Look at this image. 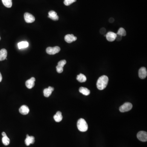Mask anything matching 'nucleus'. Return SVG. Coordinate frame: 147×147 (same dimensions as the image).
<instances>
[{
  "mask_svg": "<svg viewBox=\"0 0 147 147\" xmlns=\"http://www.w3.org/2000/svg\"><path fill=\"white\" fill-rule=\"evenodd\" d=\"M2 135L3 136H7L6 134V133H5V132H3L2 133Z\"/></svg>",
  "mask_w": 147,
  "mask_h": 147,
  "instance_id": "obj_29",
  "label": "nucleus"
},
{
  "mask_svg": "<svg viewBox=\"0 0 147 147\" xmlns=\"http://www.w3.org/2000/svg\"><path fill=\"white\" fill-rule=\"evenodd\" d=\"M54 119L56 122H60L63 119L62 113L60 111H58L54 116Z\"/></svg>",
  "mask_w": 147,
  "mask_h": 147,
  "instance_id": "obj_16",
  "label": "nucleus"
},
{
  "mask_svg": "<svg viewBox=\"0 0 147 147\" xmlns=\"http://www.w3.org/2000/svg\"><path fill=\"white\" fill-rule=\"evenodd\" d=\"M137 137L139 140L141 141L146 142L147 141V132L141 131L139 132L137 134Z\"/></svg>",
  "mask_w": 147,
  "mask_h": 147,
  "instance_id": "obj_5",
  "label": "nucleus"
},
{
  "mask_svg": "<svg viewBox=\"0 0 147 147\" xmlns=\"http://www.w3.org/2000/svg\"><path fill=\"white\" fill-rule=\"evenodd\" d=\"M3 4L7 8H10L12 5V0H2Z\"/></svg>",
  "mask_w": 147,
  "mask_h": 147,
  "instance_id": "obj_20",
  "label": "nucleus"
},
{
  "mask_svg": "<svg viewBox=\"0 0 147 147\" xmlns=\"http://www.w3.org/2000/svg\"><path fill=\"white\" fill-rule=\"evenodd\" d=\"M100 32L101 34L103 35V34H104L106 32V30L104 28H101L100 30Z\"/></svg>",
  "mask_w": 147,
  "mask_h": 147,
  "instance_id": "obj_26",
  "label": "nucleus"
},
{
  "mask_svg": "<svg viewBox=\"0 0 147 147\" xmlns=\"http://www.w3.org/2000/svg\"><path fill=\"white\" fill-rule=\"evenodd\" d=\"M54 90V87L49 86L48 88L45 89L43 90L44 95L45 97H48L51 95L53 91Z\"/></svg>",
  "mask_w": 147,
  "mask_h": 147,
  "instance_id": "obj_14",
  "label": "nucleus"
},
{
  "mask_svg": "<svg viewBox=\"0 0 147 147\" xmlns=\"http://www.w3.org/2000/svg\"><path fill=\"white\" fill-rule=\"evenodd\" d=\"M29 46V43L27 41H21L19 42L18 44V49H22L23 48H26L28 47Z\"/></svg>",
  "mask_w": 147,
  "mask_h": 147,
  "instance_id": "obj_19",
  "label": "nucleus"
},
{
  "mask_svg": "<svg viewBox=\"0 0 147 147\" xmlns=\"http://www.w3.org/2000/svg\"><path fill=\"white\" fill-rule=\"evenodd\" d=\"M2 142L4 145H8L10 143V139L7 137V136H3L2 138Z\"/></svg>",
  "mask_w": 147,
  "mask_h": 147,
  "instance_id": "obj_22",
  "label": "nucleus"
},
{
  "mask_svg": "<svg viewBox=\"0 0 147 147\" xmlns=\"http://www.w3.org/2000/svg\"><path fill=\"white\" fill-rule=\"evenodd\" d=\"M67 62L65 60H61V61H60L58 63V65L59 66L61 67H63L64 66V65L66 64Z\"/></svg>",
  "mask_w": 147,
  "mask_h": 147,
  "instance_id": "obj_24",
  "label": "nucleus"
},
{
  "mask_svg": "<svg viewBox=\"0 0 147 147\" xmlns=\"http://www.w3.org/2000/svg\"><path fill=\"white\" fill-rule=\"evenodd\" d=\"M122 39V36H121L119 35H117L116 36V39L117 40V41H120Z\"/></svg>",
  "mask_w": 147,
  "mask_h": 147,
  "instance_id": "obj_27",
  "label": "nucleus"
},
{
  "mask_svg": "<svg viewBox=\"0 0 147 147\" xmlns=\"http://www.w3.org/2000/svg\"><path fill=\"white\" fill-rule=\"evenodd\" d=\"M7 52L6 50L2 49L0 50V61H3L6 59Z\"/></svg>",
  "mask_w": 147,
  "mask_h": 147,
  "instance_id": "obj_15",
  "label": "nucleus"
},
{
  "mask_svg": "<svg viewBox=\"0 0 147 147\" xmlns=\"http://www.w3.org/2000/svg\"><path fill=\"white\" fill-rule=\"evenodd\" d=\"M56 71H57V72L58 73H62V72L63 71V67H61L59 66L58 65H57V66L56 67Z\"/></svg>",
  "mask_w": 147,
  "mask_h": 147,
  "instance_id": "obj_25",
  "label": "nucleus"
},
{
  "mask_svg": "<svg viewBox=\"0 0 147 147\" xmlns=\"http://www.w3.org/2000/svg\"><path fill=\"white\" fill-rule=\"evenodd\" d=\"M147 71L146 68L142 67L139 71V76L141 79H144L147 77Z\"/></svg>",
  "mask_w": 147,
  "mask_h": 147,
  "instance_id": "obj_8",
  "label": "nucleus"
},
{
  "mask_svg": "<svg viewBox=\"0 0 147 147\" xmlns=\"http://www.w3.org/2000/svg\"><path fill=\"white\" fill-rule=\"evenodd\" d=\"M25 21L27 23H32L35 20V17L30 13L26 12L24 14Z\"/></svg>",
  "mask_w": 147,
  "mask_h": 147,
  "instance_id": "obj_6",
  "label": "nucleus"
},
{
  "mask_svg": "<svg viewBox=\"0 0 147 147\" xmlns=\"http://www.w3.org/2000/svg\"><path fill=\"white\" fill-rule=\"evenodd\" d=\"M108 81V77L106 76L103 75L99 77L96 83L97 88L101 90H104L107 86Z\"/></svg>",
  "mask_w": 147,
  "mask_h": 147,
  "instance_id": "obj_1",
  "label": "nucleus"
},
{
  "mask_svg": "<svg viewBox=\"0 0 147 147\" xmlns=\"http://www.w3.org/2000/svg\"><path fill=\"white\" fill-rule=\"evenodd\" d=\"M79 92L83 95L85 96L89 95L90 93V90H88L87 88L84 87H80L79 89Z\"/></svg>",
  "mask_w": 147,
  "mask_h": 147,
  "instance_id": "obj_17",
  "label": "nucleus"
},
{
  "mask_svg": "<svg viewBox=\"0 0 147 147\" xmlns=\"http://www.w3.org/2000/svg\"><path fill=\"white\" fill-rule=\"evenodd\" d=\"M76 79L77 81H79V82L83 83L86 81L87 80L86 77L85 75H83L82 74H80L79 75L77 76L76 77Z\"/></svg>",
  "mask_w": 147,
  "mask_h": 147,
  "instance_id": "obj_18",
  "label": "nucleus"
},
{
  "mask_svg": "<svg viewBox=\"0 0 147 147\" xmlns=\"http://www.w3.org/2000/svg\"><path fill=\"white\" fill-rule=\"evenodd\" d=\"M1 39V36H0V40Z\"/></svg>",
  "mask_w": 147,
  "mask_h": 147,
  "instance_id": "obj_31",
  "label": "nucleus"
},
{
  "mask_svg": "<svg viewBox=\"0 0 147 147\" xmlns=\"http://www.w3.org/2000/svg\"><path fill=\"white\" fill-rule=\"evenodd\" d=\"M61 50V48L58 46L54 47H48L46 49V52L50 55H54L59 52Z\"/></svg>",
  "mask_w": 147,
  "mask_h": 147,
  "instance_id": "obj_4",
  "label": "nucleus"
},
{
  "mask_svg": "<svg viewBox=\"0 0 147 147\" xmlns=\"http://www.w3.org/2000/svg\"><path fill=\"white\" fill-rule=\"evenodd\" d=\"M114 21V19L112 18H111L109 19V22H110V23H113Z\"/></svg>",
  "mask_w": 147,
  "mask_h": 147,
  "instance_id": "obj_28",
  "label": "nucleus"
},
{
  "mask_svg": "<svg viewBox=\"0 0 147 147\" xmlns=\"http://www.w3.org/2000/svg\"><path fill=\"white\" fill-rule=\"evenodd\" d=\"M77 128L80 131L86 132L88 129V125L86 121L84 119H80L77 122Z\"/></svg>",
  "mask_w": 147,
  "mask_h": 147,
  "instance_id": "obj_2",
  "label": "nucleus"
},
{
  "mask_svg": "<svg viewBox=\"0 0 147 147\" xmlns=\"http://www.w3.org/2000/svg\"><path fill=\"white\" fill-rule=\"evenodd\" d=\"M36 79L34 77H32L30 79L27 80L26 81V86L28 89H32L35 86V81Z\"/></svg>",
  "mask_w": 147,
  "mask_h": 147,
  "instance_id": "obj_9",
  "label": "nucleus"
},
{
  "mask_svg": "<svg viewBox=\"0 0 147 147\" xmlns=\"http://www.w3.org/2000/svg\"><path fill=\"white\" fill-rule=\"evenodd\" d=\"M48 17L53 21H56L59 19V17L57 15V13L54 11H50L48 13Z\"/></svg>",
  "mask_w": 147,
  "mask_h": 147,
  "instance_id": "obj_12",
  "label": "nucleus"
},
{
  "mask_svg": "<svg viewBox=\"0 0 147 147\" xmlns=\"http://www.w3.org/2000/svg\"><path fill=\"white\" fill-rule=\"evenodd\" d=\"M116 36L117 35L116 33H115L113 32H108L105 36H106V39L107 41L110 42H113L114 40H116Z\"/></svg>",
  "mask_w": 147,
  "mask_h": 147,
  "instance_id": "obj_7",
  "label": "nucleus"
},
{
  "mask_svg": "<svg viewBox=\"0 0 147 147\" xmlns=\"http://www.w3.org/2000/svg\"><path fill=\"white\" fill-rule=\"evenodd\" d=\"M2 76L1 75V73L0 72V82L2 81Z\"/></svg>",
  "mask_w": 147,
  "mask_h": 147,
  "instance_id": "obj_30",
  "label": "nucleus"
},
{
  "mask_svg": "<svg viewBox=\"0 0 147 147\" xmlns=\"http://www.w3.org/2000/svg\"><path fill=\"white\" fill-rule=\"evenodd\" d=\"M19 111L20 113L23 115H26L29 113L30 109L28 106L26 105H23L19 108Z\"/></svg>",
  "mask_w": 147,
  "mask_h": 147,
  "instance_id": "obj_13",
  "label": "nucleus"
},
{
  "mask_svg": "<svg viewBox=\"0 0 147 147\" xmlns=\"http://www.w3.org/2000/svg\"><path fill=\"white\" fill-rule=\"evenodd\" d=\"M116 35L121 36H125L126 35V31L124 28L121 27V28H119L117 32Z\"/></svg>",
  "mask_w": 147,
  "mask_h": 147,
  "instance_id": "obj_21",
  "label": "nucleus"
},
{
  "mask_svg": "<svg viewBox=\"0 0 147 147\" xmlns=\"http://www.w3.org/2000/svg\"><path fill=\"white\" fill-rule=\"evenodd\" d=\"M133 108V105L129 102H126L119 107V110L121 112H128Z\"/></svg>",
  "mask_w": 147,
  "mask_h": 147,
  "instance_id": "obj_3",
  "label": "nucleus"
},
{
  "mask_svg": "<svg viewBox=\"0 0 147 147\" xmlns=\"http://www.w3.org/2000/svg\"><path fill=\"white\" fill-rule=\"evenodd\" d=\"M35 142V138L34 136H30L28 134L27 135L26 138L24 141L26 145L29 146L31 144H34Z\"/></svg>",
  "mask_w": 147,
  "mask_h": 147,
  "instance_id": "obj_11",
  "label": "nucleus"
},
{
  "mask_svg": "<svg viewBox=\"0 0 147 147\" xmlns=\"http://www.w3.org/2000/svg\"><path fill=\"white\" fill-rule=\"evenodd\" d=\"M76 1V0H64V4L66 6H69Z\"/></svg>",
  "mask_w": 147,
  "mask_h": 147,
  "instance_id": "obj_23",
  "label": "nucleus"
},
{
  "mask_svg": "<svg viewBox=\"0 0 147 147\" xmlns=\"http://www.w3.org/2000/svg\"><path fill=\"white\" fill-rule=\"evenodd\" d=\"M77 40V37L73 35H67L65 37V40L67 43H72Z\"/></svg>",
  "mask_w": 147,
  "mask_h": 147,
  "instance_id": "obj_10",
  "label": "nucleus"
}]
</instances>
